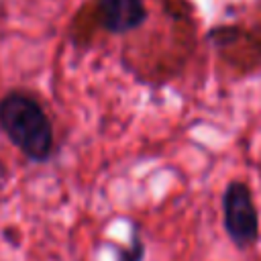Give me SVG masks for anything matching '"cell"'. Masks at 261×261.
<instances>
[{
  "mask_svg": "<svg viewBox=\"0 0 261 261\" xmlns=\"http://www.w3.org/2000/svg\"><path fill=\"white\" fill-rule=\"evenodd\" d=\"M0 126L33 161H45L53 149V128L37 100L12 92L0 100Z\"/></svg>",
  "mask_w": 261,
  "mask_h": 261,
  "instance_id": "cell-1",
  "label": "cell"
},
{
  "mask_svg": "<svg viewBox=\"0 0 261 261\" xmlns=\"http://www.w3.org/2000/svg\"><path fill=\"white\" fill-rule=\"evenodd\" d=\"M222 210H224V228L237 245L245 247L257 239L259 234L257 210L251 192L245 184L241 181L228 184L222 196Z\"/></svg>",
  "mask_w": 261,
  "mask_h": 261,
  "instance_id": "cell-2",
  "label": "cell"
},
{
  "mask_svg": "<svg viewBox=\"0 0 261 261\" xmlns=\"http://www.w3.org/2000/svg\"><path fill=\"white\" fill-rule=\"evenodd\" d=\"M98 16L106 31L122 35L137 29L147 12L143 0H98Z\"/></svg>",
  "mask_w": 261,
  "mask_h": 261,
  "instance_id": "cell-3",
  "label": "cell"
},
{
  "mask_svg": "<svg viewBox=\"0 0 261 261\" xmlns=\"http://www.w3.org/2000/svg\"><path fill=\"white\" fill-rule=\"evenodd\" d=\"M141 257H143V243L139 239H135L133 247L122 255V261H141Z\"/></svg>",
  "mask_w": 261,
  "mask_h": 261,
  "instance_id": "cell-4",
  "label": "cell"
}]
</instances>
